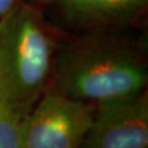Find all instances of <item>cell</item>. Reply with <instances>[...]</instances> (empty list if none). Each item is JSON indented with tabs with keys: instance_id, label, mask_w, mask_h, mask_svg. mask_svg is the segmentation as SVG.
<instances>
[{
	"instance_id": "cell-7",
	"label": "cell",
	"mask_w": 148,
	"mask_h": 148,
	"mask_svg": "<svg viewBox=\"0 0 148 148\" xmlns=\"http://www.w3.org/2000/svg\"><path fill=\"white\" fill-rule=\"evenodd\" d=\"M16 5V0H0V19Z\"/></svg>"
},
{
	"instance_id": "cell-2",
	"label": "cell",
	"mask_w": 148,
	"mask_h": 148,
	"mask_svg": "<svg viewBox=\"0 0 148 148\" xmlns=\"http://www.w3.org/2000/svg\"><path fill=\"white\" fill-rule=\"evenodd\" d=\"M53 41L35 10L16 5L0 19V100L23 119L52 67Z\"/></svg>"
},
{
	"instance_id": "cell-1",
	"label": "cell",
	"mask_w": 148,
	"mask_h": 148,
	"mask_svg": "<svg viewBox=\"0 0 148 148\" xmlns=\"http://www.w3.org/2000/svg\"><path fill=\"white\" fill-rule=\"evenodd\" d=\"M56 91L71 99L101 101L144 91L148 81L144 58L112 37H87L60 51L55 65Z\"/></svg>"
},
{
	"instance_id": "cell-8",
	"label": "cell",
	"mask_w": 148,
	"mask_h": 148,
	"mask_svg": "<svg viewBox=\"0 0 148 148\" xmlns=\"http://www.w3.org/2000/svg\"><path fill=\"white\" fill-rule=\"evenodd\" d=\"M35 3H52V2H59L60 0H31Z\"/></svg>"
},
{
	"instance_id": "cell-5",
	"label": "cell",
	"mask_w": 148,
	"mask_h": 148,
	"mask_svg": "<svg viewBox=\"0 0 148 148\" xmlns=\"http://www.w3.org/2000/svg\"><path fill=\"white\" fill-rule=\"evenodd\" d=\"M148 0H60L63 14L76 25H100L126 20L143 10Z\"/></svg>"
},
{
	"instance_id": "cell-4",
	"label": "cell",
	"mask_w": 148,
	"mask_h": 148,
	"mask_svg": "<svg viewBox=\"0 0 148 148\" xmlns=\"http://www.w3.org/2000/svg\"><path fill=\"white\" fill-rule=\"evenodd\" d=\"M98 103L80 148H147L146 91Z\"/></svg>"
},
{
	"instance_id": "cell-6",
	"label": "cell",
	"mask_w": 148,
	"mask_h": 148,
	"mask_svg": "<svg viewBox=\"0 0 148 148\" xmlns=\"http://www.w3.org/2000/svg\"><path fill=\"white\" fill-rule=\"evenodd\" d=\"M0 148H24L22 117L0 100Z\"/></svg>"
},
{
	"instance_id": "cell-3",
	"label": "cell",
	"mask_w": 148,
	"mask_h": 148,
	"mask_svg": "<svg viewBox=\"0 0 148 148\" xmlns=\"http://www.w3.org/2000/svg\"><path fill=\"white\" fill-rule=\"evenodd\" d=\"M93 113L88 102L48 92L22 119L24 148H80Z\"/></svg>"
}]
</instances>
